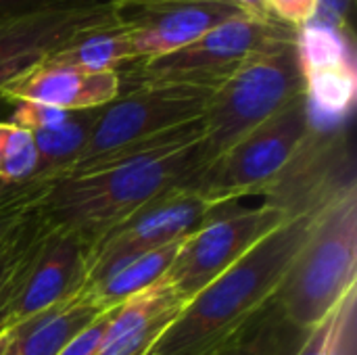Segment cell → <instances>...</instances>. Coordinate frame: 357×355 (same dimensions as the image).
I'll return each mask as SVG.
<instances>
[{
  "mask_svg": "<svg viewBox=\"0 0 357 355\" xmlns=\"http://www.w3.org/2000/svg\"><path fill=\"white\" fill-rule=\"evenodd\" d=\"M318 213L287 220L266 234L234 266L184 303L149 355H213L238 335L274 299Z\"/></svg>",
  "mask_w": 357,
  "mask_h": 355,
  "instance_id": "cell-1",
  "label": "cell"
},
{
  "mask_svg": "<svg viewBox=\"0 0 357 355\" xmlns=\"http://www.w3.org/2000/svg\"><path fill=\"white\" fill-rule=\"evenodd\" d=\"M209 161L201 138L165 155L54 178L36 211L46 226L75 232L92 249L105 232L146 203L176 188H186Z\"/></svg>",
  "mask_w": 357,
  "mask_h": 355,
  "instance_id": "cell-2",
  "label": "cell"
},
{
  "mask_svg": "<svg viewBox=\"0 0 357 355\" xmlns=\"http://www.w3.org/2000/svg\"><path fill=\"white\" fill-rule=\"evenodd\" d=\"M357 287V186L322 209L272 303L303 333L320 326Z\"/></svg>",
  "mask_w": 357,
  "mask_h": 355,
  "instance_id": "cell-3",
  "label": "cell"
},
{
  "mask_svg": "<svg viewBox=\"0 0 357 355\" xmlns=\"http://www.w3.org/2000/svg\"><path fill=\"white\" fill-rule=\"evenodd\" d=\"M297 33V27L276 17L241 15L215 25L195 42L169 54L123 65L117 71L121 92L142 84H195L218 88L251 59L295 44Z\"/></svg>",
  "mask_w": 357,
  "mask_h": 355,
  "instance_id": "cell-4",
  "label": "cell"
},
{
  "mask_svg": "<svg viewBox=\"0 0 357 355\" xmlns=\"http://www.w3.org/2000/svg\"><path fill=\"white\" fill-rule=\"evenodd\" d=\"M316 126L310 100L299 94L278 115L209 161L186 186L213 207L264 195Z\"/></svg>",
  "mask_w": 357,
  "mask_h": 355,
  "instance_id": "cell-5",
  "label": "cell"
},
{
  "mask_svg": "<svg viewBox=\"0 0 357 355\" xmlns=\"http://www.w3.org/2000/svg\"><path fill=\"white\" fill-rule=\"evenodd\" d=\"M303 92L297 42L245 63L213 90L203 113V144L211 161Z\"/></svg>",
  "mask_w": 357,
  "mask_h": 355,
  "instance_id": "cell-6",
  "label": "cell"
},
{
  "mask_svg": "<svg viewBox=\"0 0 357 355\" xmlns=\"http://www.w3.org/2000/svg\"><path fill=\"white\" fill-rule=\"evenodd\" d=\"M213 90L195 84H142L123 90L100 107L84 153L59 178L79 174L109 153L203 117Z\"/></svg>",
  "mask_w": 357,
  "mask_h": 355,
  "instance_id": "cell-7",
  "label": "cell"
},
{
  "mask_svg": "<svg viewBox=\"0 0 357 355\" xmlns=\"http://www.w3.org/2000/svg\"><path fill=\"white\" fill-rule=\"evenodd\" d=\"M90 270V245L75 232L42 222L10 285L2 328L19 324L82 293Z\"/></svg>",
  "mask_w": 357,
  "mask_h": 355,
  "instance_id": "cell-8",
  "label": "cell"
},
{
  "mask_svg": "<svg viewBox=\"0 0 357 355\" xmlns=\"http://www.w3.org/2000/svg\"><path fill=\"white\" fill-rule=\"evenodd\" d=\"M357 186L345 123H316L280 176L261 195L289 220L318 213Z\"/></svg>",
  "mask_w": 357,
  "mask_h": 355,
  "instance_id": "cell-9",
  "label": "cell"
},
{
  "mask_svg": "<svg viewBox=\"0 0 357 355\" xmlns=\"http://www.w3.org/2000/svg\"><path fill=\"white\" fill-rule=\"evenodd\" d=\"M287 220L282 211L270 205L213 216L182 241L161 280L188 303Z\"/></svg>",
  "mask_w": 357,
  "mask_h": 355,
  "instance_id": "cell-10",
  "label": "cell"
},
{
  "mask_svg": "<svg viewBox=\"0 0 357 355\" xmlns=\"http://www.w3.org/2000/svg\"><path fill=\"white\" fill-rule=\"evenodd\" d=\"M117 27L113 0L54 6L0 21V90L69 42Z\"/></svg>",
  "mask_w": 357,
  "mask_h": 355,
  "instance_id": "cell-11",
  "label": "cell"
},
{
  "mask_svg": "<svg viewBox=\"0 0 357 355\" xmlns=\"http://www.w3.org/2000/svg\"><path fill=\"white\" fill-rule=\"evenodd\" d=\"M220 209L188 188H176L146 203L92 245L86 282L121 259L188 239Z\"/></svg>",
  "mask_w": 357,
  "mask_h": 355,
  "instance_id": "cell-12",
  "label": "cell"
},
{
  "mask_svg": "<svg viewBox=\"0 0 357 355\" xmlns=\"http://www.w3.org/2000/svg\"><path fill=\"white\" fill-rule=\"evenodd\" d=\"M119 29L128 31L136 61L169 54L215 25L247 15L230 0H113Z\"/></svg>",
  "mask_w": 357,
  "mask_h": 355,
  "instance_id": "cell-13",
  "label": "cell"
},
{
  "mask_svg": "<svg viewBox=\"0 0 357 355\" xmlns=\"http://www.w3.org/2000/svg\"><path fill=\"white\" fill-rule=\"evenodd\" d=\"M297 54L316 123H345L357 96L354 36L305 23L297 33Z\"/></svg>",
  "mask_w": 357,
  "mask_h": 355,
  "instance_id": "cell-14",
  "label": "cell"
},
{
  "mask_svg": "<svg viewBox=\"0 0 357 355\" xmlns=\"http://www.w3.org/2000/svg\"><path fill=\"white\" fill-rule=\"evenodd\" d=\"M10 100H33L63 111L98 109L121 92L117 71H84L40 63L0 90Z\"/></svg>",
  "mask_w": 357,
  "mask_h": 355,
  "instance_id": "cell-15",
  "label": "cell"
},
{
  "mask_svg": "<svg viewBox=\"0 0 357 355\" xmlns=\"http://www.w3.org/2000/svg\"><path fill=\"white\" fill-rule=\"evenodd\" d=\"M182 308L184 301L163 280L155 282L119 305L94 355H149Z\"/></svg>",
  "mask_w": 357,
  "mask_h": 355,
  "instance_id": "cell-16",
  "label": "cell"
},
{
  "mask_svg": "<svg viewBox=\"0 0 357 355\" xmlns=\"http://www.w3.org/2000/svg\"><path fill=\"white\" fill-rule=\"evenodd\" d=\"M105 312L79 293L69 301L8 326L10 347L17 355H56Z\"/></svg>",
  "mask_w": 357,
  "mask_h": 355,
  "instance_id": "cell-17",
  "label": "cell"
},
{
  "mask_svg": "<svg viewBox=\"0 0 357 355\" xmlns=\"http://www.w3.org/2000/svg\"><path fill=\"white\" fill-rule=\"evenodd\" d=\"M180 245L182 241L155 249V251H146V253L121 259L113 264L111 268H107L94 280L86 282L82 293L90 297L102 310L117 308L130 297L159 282L163 274L167 272V268L172 266Z\"/></svg>",
  "mask_w": 357,
  "mask_h": 355,
  "instance_id": "cell-18",
  "label": "cell"
},
{
  "mask_svg": "<svg viewBox=\"0 0 357 355\" xmlns=\"http://www.w3.org/2000/svg\"><path fill=\"white\" fill-rule=\"evenodd\" d=\"M98 111L100 107L71 111V115L56 128L33 132L38 149V172L33 178L54 180L79 159L98 119Z\"/></svg>",
  "mask_w": 357,
  "mask_h": 355,
  "instance_id": "cell-19",
  "label": "cell"
},
{
  "mask_svg": "<svg viewBox=\"0 0 357 355\" xmlns=\"http://www.w3.org/2000/svg\"><path fill=\"white\" fill-rule=\"evenodd\" d=\"M307 333L295 328L270 301L238 335L213 355H297Z\"/></svg>",
  "mask_w": 357,
  "mask_h": 355,
  "instance_id": "cell-20",
  "label": "cell"
},
{
  "mask_svg": "<svg viewBox=\"0 0 357 355\" xmlns=\"http://www.w3.org/2000/svg\"><path fill=\"white\" fill-rule=\"evenodd\" d=\"M134 61L136 56L130 33L119 27H111L69 42L42 63L75 67L84 71H119L123 65Z\"/></svg>",
  "mask_w": 357,
  "mask_h": 355,
  "instance_id": "cell-21",
  "label": "cell"
},
{
  "mask_svg": "<svg viewBox=\"0 0 357 355\" xmlns=\"http://www.w3.org/2000/svg\"><path fill=\"white\" fill-rule=\"evenodd\" d=\"M38 172L33 134L8 121L0 123V182H23Z\"/></svg>",
  "mask_w": 357,
  "mask_h": 355,
  "instance_id": "cell-22",
  "label": "cell"
},
{
  "mask_svg": "<svg viewBox=\"0 0 357 355\" xmlns=\"http://www.w3.org/2000/svg\"><path fill=\"white\" fill-rule=\"evenodd\" d=\"M50 180L29 178L23 182H0V241L15 230L44 199Z\"/></svg>",
  "mask_w": 357,
  "mask_h": 355,
  "instance_id": "cell-23",
  "label": "cell"
},
{
  "mask_svg": "<svg viewBox=\"0 0 357 355\" xmlns=\"http://www.w3.org/2000/svg\"><path fill=\"white\" fill-rule=\"evenodd\" d=\"M40 228V216L33 209L15 230H10L2 241H0V331H2V312L10 293V285L15 278V272L33 241L36 232Z\"/></svg>",
  "mask_w": 357,
  "mask_h": 355,
  "instance_id": "cell-24",
  "label": "cell"
},
{
  "mask_svg": "<svg viewBox=\"0 0 357 355\" xmlns=\"http://www.w3.org/2000/svg\"><path fill=\"white\" fill-rule=\"evenodd\" d=\"M69 115H71V111H63V109H56L50 105H42V103H33V100H15L8 123L33 134V132L56 128Z\"/></svg>",
  "mask_w": 357,
  "mask_h": 355,
  "instance_id": "cell-25",
  "label": "cell"
},
{
  "mask_svg": "<svg viewBox=\"0 0 357 355\" xmlns=\"http://www.w3.org/2000/svg\"><path fill=\"white\" fill-rule=\"evenodd\" d=\"M354 2L356 0H318L316 13L310 23L324 25L343 33L354 36Z\"/></svg>",
  "mask_w": 357,
  "mask_h": 355,
  "instance_id": "cell-26",
  "label": "cell"
},
{
  "mask_svg": "<svg viewBox=\"0 0 357 355\" xmlns=\"http://www.w3.org/2000/svg\"><path fill=\"white\" fill-rule=\"evenodd\" d=\"M117 310H119V305L117 308H109L105 314H100L90 326H86L65 349H61L56 355H94V352L98 349V345H100V341H102V337H105V333H107V328H109V324H111V320H113Z\"/></svg>",
  "mask_w": 357,
  "mask_h": 355,
  "instance_id": "cell-27",
  "label": "cell"
},
{
  "mask_svg": "<svg viewBox=\"0 0 357 355\" xmlns=\"http://www.w3.org/2000/svg\"><path fill=\"white\" fill-rule=\"evenodd\" d=\"M316 4L318 0H270V13L276 19L299 29L312 21Z\"/></svg>",
  "mask_w": 357,
  "mask_h": 355,
  "instance_id": "cell-28",
  "label": "cell"
},
{
  "mask_svg": "<svg viewBox=\"0 0 357 355\" xmlns=\"http://www.w3.org/2000/svg\"><path fill=\"white\" fill-rule=\"evenodd\" d=\"M79 2H94V0H0V21L54 8V6L79 4Z\"/></svg>",
  "mask_w": 357,
  "mask_h": 355,
  "instance_id": "cell-29",
  "label": "cell"
},
{
  "mask_svg": "<svg viewBox=\"0 0 357 355\" xmlns=\"http://www.w3.org/2000/svg\"><path fill=\"white\" fill-rule=\"evenodd\" d=\"M236 4L243 13L253 15V17H274L270 13V0H230Z\"/></svg>",
  "mask_w": 357,
  "mask_h": 355,
  "instance_id": "cell-30",
  "label": "cell"
},
{
  "mask_svg": "<svg viewBox=\"0 0 357 355\" xmlns=\"http://www.w3.org/2000/svg\"><path fill=\"white\" fill-rule=\"evenodd\" d=\"M13 107H15V100H10L8 96H4L0 92V123L2 121H8V117L13 113Z\"/></svg>",
  "mask_w": 357,
  "mask_h": 355,
  "instance_id": "cell-31",
  "label": "cell"
},
{
  "mask_svg": "<svg viewBox=\"0 0 357 355\" xmlns=\"http://www.w3.org/2000/svg\"><path fill=\"white\" fill-rule=\"evenodd\" d=\"M4 355H17V354H15V349L10 347V341H8V347H6V352H4Z\"/></svg>",
  "mask_w": 357,
  "mask_h": 355,
  "instance_id": "cell-32",
  "label": "cell"
}]
</instances>
